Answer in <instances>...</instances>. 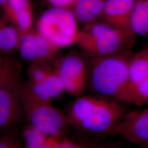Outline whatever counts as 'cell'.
<instances>
[{
    "label": "cell",
    "instance_id": "obj_1",
    "mask_svg": "<svg viewBox=\"0 0 148 148\" xmlns=\"http://www.w3.org/2000/svg\"><path fill=\"white\" fill-rule=\"evenodd\" d=\"M132 50L101 57H89L87 85L98 95L133 104L129 75Z\"/></svg>",
    "mask_w": 148,
    "mask_h": 148
},
{
    "label": "cell",
    "instance_id": "obj_2",
    "mask_svg": "<svg viewBox=\"0 0 148 148\" xmlns=\"http://www.w3.org/2000/svg\"><path fill=\"white\" fill-rule=\"evenodd\" d=\"M126 114L117 101L99 95L77 97L65 113L69 125L77 131L105 134Z\"/></svg>",
    "mask_w": 148,
    "mask_h": 148
},
{
    "label": "cell",
    "instance_id": "obj_3",
    "mask_svg": "<svg viewBox=\"0 0 148 148\" xmlns=\"http://www.w3.org/2000/svg\"><path fill=\"white\" fill-rule=\"evenodd\" d=\"M136 35L112 27L104 21L86 24L79 30L75 43L89 57H101L132 50Z\"/></svg>",
    "mask_w": 148,
    "mask_h": 148
},
{
    "label": "cell",
    "instance_id": "obj_4",
    "mask_svg": "<svg viewBox=\"0 0 148 148\" xmlns=\"http://www.w3.org/2000/svg\"><path fill=\"white\" fill-rule=\"evenodd\" d=\"M21 93L25 116L29 124L49 136H62L69 124L65 113L53 106L51 101L38 98L24 83Z\"/></svg>",
    "mask_w": 148,
    "mask_h": 148
},
{
    "label": "cell",
    "instance_id": "obj_5",
    "mask_svg": "<svg viewBox=\"0 0 148 148\" xmlns=\"http://www.w3.org/2000/svg\"><path fill=\"white\" fill-rule=\"evenodd\" d=\"M77 21L73 10L53 7L41 16L37 30L59 48L68 47L75 43L79 32Z\"/></svg>",
    "mask_w": 148,
    "mask_h": 148
},
{
    "label": "cell",
    "instance_id": "obj_6",
    "mask_svg": "<svg viewBox=\"0 0 148 148\" xmlns=\"http://www.w3.org/2000/svg\"><path fill=\"white\" fill-rule=\"evenodd\" d=\"M23 84L18 71L0 87V131L12 128L25 116L21 99Z\"/></svg>",
    "mask_w": 148,
    "mask_h": 148
},
{
    "label": "cell",
    "instance_id": "obj_7",
    "mask_svg": "<svg viewBox=\"0 0 148 148\" xmlns=\"http://www.w3.org/2000/svg\"><path fill=\"white\" fill-rule=\"evenodd\" d=\"M54 69L65 91L74 97H79L87 85L88 66L85 59L71 54L58 60Z\"/></svg>",
    "mask_w": 148,
    "mask_h": 148
},
{
    "label": "cell",
    "instance_id": "obj_8",
    "mask_svg": "<svg viewBox=\"0 0 148 148\" xmlns=\"http://www.w3.org/2000/svg\"><path fill=\"white\" fill-rule=\"evenodd\" d=\"M18 50L21 57L30 64H49L59 53V48L32 28L21 35Z\"/></svg>",
    "mask_w": 148,
    "mask_h": 148
},
{
    "label": "cell",
    "instance_id": "obj_9",
    "mask_svg": "<svg viewBox=\"0 0 148 148\" xmlns=\"http://www.w3.org/2000/svg\"><path fill=\"white\" fill-rule=\"evenodd\" d=\"M143 146L148 143V108L126 114L106 133Z\"/></svg>",
    "mask_w": 148,
    "mask_h": 148
},
{
    "label": "cell",
    "instance_id": "obj_10",
    "mask_svg": "<svg viewBox=\"0 0 148 148\" xmlns=\"http://www.w3.org/2000/svg\"><path fill=\"white\" fill-rule=\"evenodd\" d=\"M136 0H107L99 18L112 27L132 32L131 17Z\"/></svg>",
    "mask_w": 148,
    "mask_h": 148
},
{
    "label": "cell",
    "instance_id": "obj_11",
    "mask_svg": "<svg viewBox=\"0 0 148 148\" xmlns=\"http://www.w3.org/2000/svg\"><path fill=\"white\" fill-rule=\"evenodd\" d=\"M1 8L7 19L16 27L21 35L32 29L31 0H9Z\"/></svg>",
    "mask_w": 148,
    "mask_h": 148
},
{
    "label": "cell",
    "instance_id": "obj_12",
    "mask_svg": "<svg viewBox=\"0 0 148 148\" xmlns=\"http://www.w3.org/2000/svg\"><path fill=\"white\" fill-rule=\"evenodd\" d=\"M61 136H52L43 133L29 124L22 131L26 148H59Z\"/></svg>",
    "mask_w": 148,
    "mask_h": 148
},
{
    "label": "cell",
    "instance_id": "obj_13",
    "mask_svg": "<svg viewBox=\"0 0 148 148\" xmlns=\"http://www.w3.org/2000/svg\"><path fill=\"white\" fill-rule=\"evenodd\" d=\"M21 34L9 21L3 11L0 12V53L18 49Z\"/></svg>",
    "mask_w": 148,
    "mask_h": 148
},
{
    "label": "cell",
    "instance_id": "obj_14",
    "mask_svg": "<svg viewBox=\"0 0 148 148\" xmlns=\"http://www.w3.org/2000/svg\"><path fill=\"white\" fill-rule=\"evenodd\" d=\"M107 0H81L73 7L78 21L88 23L99 18Z\"/></svg>",
    "mask_w": 148,
    "mask_h": 148
},
{
    "label": "cell",
    "instance_id": "obj_15",
    "mask_svg": "<svg viewBox=\"0 0 148 148\" xmlns=\"http://www.w3.org/2000/svg\"><path fill=\"white\" fill-rule=\"evenodd\" d=\"M129 75L132 90L138 83L148 77V45L139 52L133 53L129 64Z\"/></svg>",
    "mask_w": 148,
    "mask_h": 148
},
{
    "label": "cell",
    "instance_id": "obj_16",
    "mask_svg": "<svg viewBox=\"0 0 148 148\" xmlns=\"http://www.w3.org/2000/svg\"><path fill=\"white\" fill-rule=\"evenodd\" d=\"M131 29L135 35L148 36V0H136L130 21Z\"/></svg>",
    "mask_w": 148,
    "mask_h": 148
},
{
    "label": "cell",
    "instance_id": "obj_17",
    "mask_svg": "<svg viewBox=\"0 0 148 148\" xmlns=\"http://www.w3.org/2000/svg\"><path fill=\"white\" fill-rule=\"evenodd\" d=\"M132 91L133 104L148 106V77L135 85Z\"/></svg>",
    "mask_w": 148,
    "mask_h": 148
},
{
    "label": "cell",
    "instance_id": "obj_18",
    "mask_svg": "<svg viewBox=\"0 0 148 148\" xmlns=\"http://www.w3.org/2000/svg\"><path fill=\"white\" fill-rule=\"evenodd\" d=\"M22 146L23 143L16 130H8L0 136V148H19Z\"/></svg>",
    "mask_w": 148,
    "mask_h": 148
},
{
    "label": "cell",
    "instance_id": "obj_19",
    "mask_svg": "<svg viewBox=\"0 0 148 148\" xmlns=\"http://www.w3.org/2000/svg\"><path fill=\"white\" fill-rule=\"evenodd\" d=\"M19 71L16 64L5 59L0 62V87Z\"/></svg>",
    "mask_w": 148,
    "mask_h": 148
},
{
    "label": "cell",
    "instance_id": "obj_20",
    "mask_svg": "<svg viewBox=\"0 0 148 148\" xmlns=\"http://www.w3.org/2000/svg\"><path fill=\"white\" fill-rule=\"evenodd\" d=\"M81 0H47L48 3L53 7L70 8L73 7L75 5Z\"/></svg>",
    "mask_w": 148,
    "mask_h": 148
},
{
    "label": "cell",
    "instance_id": "obj_21",
    "mask_svg": "<svg viewBox=\"0 0 148 148\" xmlns=\"http://www.w3.org/2000/svg\"><path fill=\"white\" fill-rule=\"evenodd\" d=\"M9 0H0V7H2L4 5H5L7 2Z\"/></svg>",
    "mask_w": 148,
    "mask_h": 148
},
{
    "label": "cell",
    "instance_id": "obj_22",
    "mask_svg": "<svg viewBox=\"0 0 148 148\" xmlns=\"http://www.w3.org/2000/svg\"><path fill=\"white\" fill-rule=\"evenodd\" d=\"M5 59V58H4L2 57L1 56V54H0V62H2V61H3Z\"/></svg>",
    "mask_w": 148,
    "mask_h": 148
},
{
    "label": "cell",
    "instance_id": "obj_23",
    "mask_svg": "<svg viewBox=\"0 0 148 148\" xmlns=\"http://www.w3.org/2000/svg\"><path fill=\"white\" fill-rule=\"evenodd\" d=\"M143 147H144V148H148V143L147 144H145V145H143Z\"/></svg>",
    "mask_w": 148,
    "mask_h": 148
},
{
    "label": "cell",
    "instance_id": "obj_24",
    "mask_svg": "<svg viewBox=\"0 0 148 148\" xmlns=\"http://www.w3.org/2000/svg\"><path fill=\"white\" fill-rule=\"evenodd\" d=\"M147 45H148V41L147 42Z\"/></svg>",
    "mask_w": 148,
    "mask_h": 148
}]
</instances>
